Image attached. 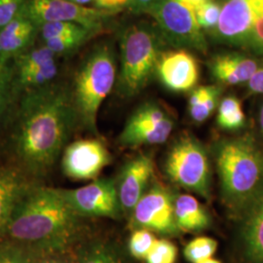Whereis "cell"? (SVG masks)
I'll use <instances>...</instances> for the list:
<instances>
[{"mask_svg": "<svg viewBox=\"0 0 263 263\" xmlns=\"http://www.w3.org/2000/svg\"><path fill=\"white\" fill-rule=\"evenodd\" d=\"M67 1L73 2V3L79 4V5H85V4L90 3V2H92V1H94V0H67Z\"/></svg>", "mask_w": 263, "mask_h": 263, "instance_id": "ab89813d", "label": "cell"}, {"mask_svg": "<svg viewBox=\"0 0 263 263\" xmlns=\"http://www.w3.org/2000/svg\"><path fill=\"white\" fill-rule=\"evenodd\" d=\"M31 252L28 248L16 243L3 246L0 248V263H32Z\"/></svg>", "mask_w": 263, "mask_h": 263, "instance_id": "d6a6232c", "label": "cell"}, {"mask_svg": "<svg viewBox=\"0 0 263 263\" xmlns=\"http://www.w3.org/2000/svg\"><path fill=\"white\" fill-rule=\"evenodd\" d=\"M28 0H0V28L20 16Z\"/></svg>", "mask_w": 263, "mask_h": 263, "instance_id": "836d02e7", "label": "cell"}, {"mask_svg": "<svg viewBox=\"0 0 263 263\" xmlns=\"http://www.w3.org/2000/svg\"><path fill=\"white\" fill-rule=\"evenodd\" d=\"M116 81V59L110 44H101L86 58L74 77L71 100L76 118L86 129L97 131L100 107Z\"/></svg>", "mask_w": 263, "mask_h": 263, "instance_id": "5b68a950", "label": "cell"}, {"mask_svg": "<svg viewBox=\"0 0 263 263\" xmlns=\"http://www.w3.org/2000/svg\"><path fill=\"white\" fill-rule=\"evenodd\" d=\"M78 263H124L122 258L112 248L97 244L87 250Z\"/></svg>", "mask_w": 263, "mask_h": 263, "instance_id": "f546056e", "label": "cell"}, {"mask_svg": "<svg viewBox=\"0 0 263 263\" xmlns=\"http://www.w3.org/2000/svg\"><path fill=\"white\" fill-rule=\"evenodd\" d=\"M99 32L94 30H86L76 34H69L66 36L54 38L45 42V46H47L53 53L56 55L68 54L81 47L85 42H87L90 38L97 35Z\"/></svg>", "mask_w": 263, "mask_h": 263, "instance_id": "cb8c5ba5", "label": "cell"}, {"mask_svg": "<svg viewBox=\"0 0 263 263\" xmlns=\"http://www.w3.org/2000/svg\"><path fill=\"white\" fill-rule=\"evenodd\" d=\"M198 25L210 35L215 31L220 17V5L216 0L209 1L194 11Z\"/></svg>", "mask_w": 263, "mask_h": 263, "instance_id": "83f0119b", "label": "cell"}, {"mask_svg": "<svg viewBox=\"0 0 263 263\" xmlns=\"http://www.w3.org/2000/svg\"><path fill=\"white\" fill-rule=\"evenodd\" d=\"M76 215L118 218L120 207L116 182L111 179H97L76 189H60Z\"/></svg>", "mask_w": 263, "mask_h": 263, "instance_id": "7c38bea8", "label": "cell"}, {"mask_svg": "<svg viewBox=\"0 0 263 263\" xmlns=\"http://www.w3.org/2000/svg\"><path fill=\"white\" fill-rule=\"evenodd\" d=\"M56 61V54L47 46L36 48L16 57V76L28 73L29 71L45 66Z\"/></svg>", "mask_w": 263, "mask_h": 263, "instance_id": "603a6c76", "label": "cell"}, {"mask_svg": "<svg viewBox=\"0 0 263 263\" xmlns=\"http://www.w3.org/2000/svg\"><path fill=\"white\" fill-rule=\"evenodd\" d=\"M178 249L172 242L165 239L157 240L151 253L145 258L146 263H175Z\"/></svg>", "mask_w": 263, "mask_h": 263, "instance_id": "1f68e13d", "label": "cell"}, {"mask_svg": "<svg viewBox=\"0 0 263 263\" xmlns=\"http://www.w3.org/2000/svg\"><path fill=\"white\" fill-rule=\"evenodd\" d=\"M111 156L103 141L84 139L65 147L62 169L69 179H94L110 163Z\"/></svg>", "mask_w": 263, "mask_h": 263, "instance_id": "4fadbf2b", "label": "cell"}, {"mask_svg": "<svg viewBox=\"0 0 263 263\" xmlns=\"http://www.w3.org/2000/svg\"><path fill=\"white\" fill-rule=\"evenodd\" d=\"M166 45L158 28L148 22H139L125 28L120 36V72L117 91L134 97L148 84L156 72Z\"/></svg>", "mask_w": 263, "mask_h": 263, "instance_id": "277c9868", "label": "cell"}, {"mask_svg": "<svg viewBox=\"0 0 263 263\" xmlns=\"http://www.w3.org/2000/svg\"><path fill=\"white\" fill-rule=\"evenodd\" d=\"M32 263H67V261L60 255H57L56 253H52L45 254L40 259H34Z\"/></svg>", "mask_w": 263, "mask_h": 263, "instance_id": "74e56055", "label": "cell"}, {"mask_svg": "<svg viewBox=\"0 0 263 263\" xmlns=\"http://www.w3.org/2000/svg\"><path fill=\"white\" fill-rule=\"evenodd\" d=\"M166 174L179 186L202 197H210L211 170L207 151L190 136L182 137L171 148Z\"/></svg>", "mask_w": 263, "mask_h": 263, "instance_id": "52a82bcc", "label": "cell"}, {"mask_svg": "<svg viewBox=\"0 0 263 263\" xmlns=\"http://www.w3.org/2000/svg\"><path fill=\"white\" fill-rule=\"evenodd\" d=\"M154 172V164L149 155L140 154L129 161L121 170L116 188L122 213L131 215L133 210L147 191Z\"/></svg>", "mask_w": 263, "mask_h": 263, "instance_id": "9a60e30c", "label": "cell"}, {"mask_svg": "<svg viewBox=\"0 0 263 263\" xmlns=\"http://www.w3.org/2000/svg\"><path fill=\"white\" fill-rule=\"evenodd\" d=\"M156 241L157 239L151 231L147 229L138 228L133 232L129 240L130 254L138 259L145 260Z\"/></svg>", "mask_w": 263, "mask_h": 263, "instance_id": "4316f807", "label": "cell"}, {"mask_svg": "<svg viewBox=\"0 0 263 263\" xmlns=\"http://www.w3.org/2000/svg\"><path fill=\"white\" fill-rule=\"evenodd\" d=\"M216 1L220 5V17L210 36L218 44L247 50L254 20L263 7V0Z\"/></svg>", "mask_w": 263, "mask_h": 263, "instance_id": "9c48e42d", "label": "cell"}, {"mask_svg": "<svg viewBox=\"0 0 263 263\" xmlns=\"http://www.w3.org/2000/svg\"><path fill=\"white\" fill-rule=\"evenodd\" d=\"M175 216L179 230L186 232L202 231L211 224L207 210L188 194L175 198Z\"/></svg>", "mask_w": 263, "mask_h": 263, "instance_id": "d6986e66", "label": "cell"}, {"mask_svg": "<svg viewBox=\"0 0 263 263\" xmlns=\"http://www.w3.org/2000/svg\"><path fill=\"white\" fill-rule=\"evenodd\" d=\"M221 91L222 90L219 86H207V92L202 102L197 106L189 108L190 116L195 122H204L215 112Z\"/></svg>", "mask_w": 263, "mask_h": 263, "instance_id": "484cf974", "label": "cell"}, {"mask_svg": "<svg viewBox=\"0 0 263 263\" xmlns=\"http://www.w3.org/2000/svg\"><path fill=\"white\" fill-rule=\"evenodd\" d=\"M14 89V76L8 66L0 58V120L5 115L9 106L11 96Z\"/></svg>", "mask_w": 263, "mask_h": 263, "instance_id": "4dcf8cb0", "label": "cell"}, {"mask_svg": "<svg viewBox=\"0 0 263 263\" xmlns=\"http://www.w3.org/2000/svg\"><path fill=\"white\" fill-rule=\"evenodd\" d=\"M174 121L159 104H141L125 124L119 141L126 146L160 144L169 139Z\"/></svg>", "mask_w": 263, "mask_h": 263, "instance_id": "30bf717a", "label": "cell"}, {"mask_svg": "<svg viewBox=\"0 0 263 263\" xmlns=\"http://www.w3.org/2000/svg\"><path fill=\"white\" fill-rule=\"evenodd\" d=\"M217 249V242L209 237H199L190 241L184 248L183 254L188 261L201 262L215 254Z\"/></svg>", "mask_w": 263, "mask_h": 263, "instance_id": "d4e9b609", "label": "cell"}, {"mask_svg": "<svg viewBox=\"0 0 263 263\" xmlns=\"http://www.w3.org/2000/svg\"><path fill=\"white\" fill-rule=\"evenodd\" d=\"M159 0H129L128 8L134 14H147Z\"/></svg>", "mask_w": 263, "mask_h": 263, "instance_id": "8d00e7d4", "label": "cell"}, {"mask_svg": "<svg viewBox=\"0 0 263 263\" xmlns=\"http://www.w3.org/2000/svg\"><path fill=\"white\" fill-rule=\"evenodd\" d=\"M132 226L162 235L178 234L175 197L161 184H154L138 202L131 215Z\"/></svg>", "mask_w": 263, "mask_h": 263, "instance_id": "8fae6325", "label": "cell"}, {"mask_svg": "<svg viewBox=\"0 0 263 263\" xmlns=\"http://www.w3.org/2000/svg\"><path fill=\"white\" fill-rule=\"evenodd\" d=\"M147 14L154 20L167 46L207 52L205 32L198 25L193 10L180 0H159Z\"/></svg>", "mask_w": 263, "mask_h": 263, "instance_id": "8992f818", "label": "cell"}, {"mask_svg": "<svg viewBox=\"0 0 263 263\" xmlns=\"http://www.w3.org/2000/svg\"><path fill=\"white\" fill-rule=\"evenodd\" d=\"M242 212L241 239L245 255L252 263H263V190Z\"/></svg>", "mask_w": 263, "mask_h": 263, "instance_id": "e0dca14e", "label": "cell"}, {"mask_svg": "<svg viewBox=\"0 0 263 263\" xmlns=\"http://www.w3.org/2000/svg\"><path fill=\"white\" fill-rule=\"evenodd\" d=\"M155 74L170 91L183 93L196 86L200 70L197 60L190 52L175 49L161 54Z\"/></svg>", "mask_w": 263, "mask_h": 263, "instance_id": "5bb4252c", "label": "cell"}, {"mask_svg": "<svg viewBox=\"0 0 263 263\" xmlns=\"http://www.w3.org/2000/svg\"><path fill=\"white\" fill-rule=\"evenodd\" d=\"M95 1V3H96V2H99V1H101V0H94Z\"/></svg>", "mask_w": 263, "mask_h": 263, "instance_id": "7bdbcfd3", "label": "cell"}, {"mask_svg": "<svg viewBox=\"0 0 263 263\" xmlns=\"http://www.w3.org/2000/svg\"><path fill=\"white\" fill-rule=\"evenodd\" d=\"M26 188L15 171L0 168V234L5 233L14 208Z\"/></svg>", "mask_w": 263, "mask_h": 263, "instance_id": "ffe728a7", "label": "cell"}, {"mask_svg": "<svg viewBox=\"0 0 263 263\" xmlns=\"http://www.w3.org/2000/svg\"><path fill=\"white\" fill-rule=\"evenodd\" d=\"M36 25L23 14L0 28V58L5 63L18 57L34 38Z\"/></svg>", "mask_w": 263, "mask_h": 263, "instance_id": "ac0fdd59", "label": "cell"}, {"mask_svg": "<svg viewBox=\"0 0 263 263\" xmlns=\"http://www.w3.org/2000/svg\"><path fill=\"white\" fill-rule=\"evenodd\" d=\"M39 28L41 31V36L44 39L45 42L54 38L66 36L69 34H76L86 30H92V29L84 28L80 25L73 24V23H67V22L47 23L40 26Z\"/></svg>", "mask_w": 263, "mask_h": 263, "instance_id": "f1b7e54d", "label": "cell"}, {"mask_svg": "<svg viewBox=\"0 0 263 263\" xmlns=\"http://www.w3.org/2000/svg\"><path fill=\"white\" fill-rule=\"evenodd\" d=\"M58 74L56 61L45 66L35 68L28 73L16 76L14 78V86L16 84L21 90L31 91L51 84Z\"/></svg>", "mask_w": 263, "mask_h": 263, "instance_id": "7402d4cb", "label": "cell"}, {"mask_svg": "<svg viewBox=\"0 0 263 263\" xmlns=\"http://www.w3.org/2000/svg\"><path fill=\"white\" fill-rule=\"evenodd\" d=\"M76 119L71 95L61 86L28 91L20 105L14 148L29 171L50 169L64 149Z\"/></svg>", "mask_w": 263, "mask_h": 263, "instance_id": "6da1fadb", "label": "cell"}, {"mask_svg": "<svg viewBox=\"0 0 263 263\" xmlns=\"http://www.w3.org/2000/svg\"><path fill=\"white\" fill-rule=\"evenodd\" d=\"M80 216L57 188H26L14 208L5 233L30 251H62L77 233Z\"/></svg>", "mask_w": 263, "mask_h": 263, "instance_id": "7a4b0ae2", "label": "cell"}, {"mask_svg": "<svg viewBox=\"0 0 263 263\" xmlns=\"http://www.w3.org/2000/svg\"><path fill=\"white\" fill-rule=\"evenodd\" d=\"M198 263H221L219 260H216V259H214V258H209V259H206V260H204V261H201V262Z\"/></svg>", "mask_w": 263, "mask_h": 263, "instance_id": "b9f144b4", "label": "cell"}, {"mask_svg": "<svg viewBox=\"0 0 263 263\" xmlns=\"http://www.w3.org/2000/svg\"><path fill=\"white\" fill-rule=\"evenodd\" d=\"M22 14L36 27L53 22H67L101 32L116 12L85 7L67 0H28Z\"/></svg>", "mask_w": 263, "mask_h": 263, "instance_id": "ba28073f", "label": "cell"}, {"mask_svg": "<svg viewBox=\"0 0 263 263\" xmlns=\"http://www.w3.org/2000/svg\"><path fill=\"white\" fill-rule=\"evenodd\" d=\"M259 124H260V129L263 134V104L260 107V112H259Z\"/></svg>", "mask_w": 263, "mask_h": 263, "instance_id": "60d3db41", "label": "cell"}, {"mask_svg": "<svg viewBox=\"0 0 263 263\" xmlns=\"http://www.w3.org/2000/svg\"><path fill=\"white\" fill-rule=\"evenodd\" d=\"M257 68L256 60L237 53L218 54L209 63L213 78L223 85L248 83Z\"/></svg>", "mask_w": 263, "mask_h": 263, "instance_id": "2e32d148", "label": "cell"}, {"mask_svg": "<svg viewBox=\"0 0 263 263\" xmlns=\"http://www.w3.org/2000/svg\"><path fill=\"white\" fill-rule=\"evenodd\" d=\"M180 1L183 4H185L190 9L193 10V12H194L200 6H202L203 4L207 3L209 1H212V0H180Z\"/></svg>", "mask_w": 263, "mask_h": 263, "instance_id": "f35d334b", "label": "cell"}, {"mask_svg": "<svg viewBox=\"0 0 263 263\" xmlns=\"http://www.w3.org/2000/svg\"><path fill=\"white\" fill-rule=\"evenodd\" d=\"M247 87L252 94H263V65L258 66L254 76L248 81Z\"/></svg>", "mask_w": 263, "mask_h": 263, "instance_id": "d590c367", "label": "cell"}, {"mask_svg": "<svg viewBox=\"0 0 263 263\" xmlns=\"http://www.w3.org/2000/svg\"><path fill=\"white\" fill-rule=\"evenodd\" d=\"M221 192L229 207L243 211L263 190V153L245 136L222 141L216 147Z\"/></svg>", "mask_w": 263, "mask_h": 263, "instance_id": "3957f363", "label": "cell"}, {"mask_svg": "<svg viewBox=\"0 0 263 263\" xmlns=\"http://www.w3.org/2000/svg\"><path fill=\"white\" fill-rule=\"evenodd\" d=\"M247 50L254 55L263 56V7L254 20Z\"/></svg>", "mask_w": 263, "mask_h": 263, "instance_id": "e575fe53", "label": "cell"}, {"mask_svg": "<svg viewBox=\"0 0 263 263\" xmlns=\"http://www.w3.org/2000/svg\"><path fill=\"white\" fill-rule=\"evenodd\" d=\"M216 122L220 128L226 130L241 129L246 122L241 101L233 96L222 99L217 108Z\"/></svg>", "mask_w": 263, "mask_h": 263, "instance_id": "44dd1931", "label": "cell"}]
</instances>
